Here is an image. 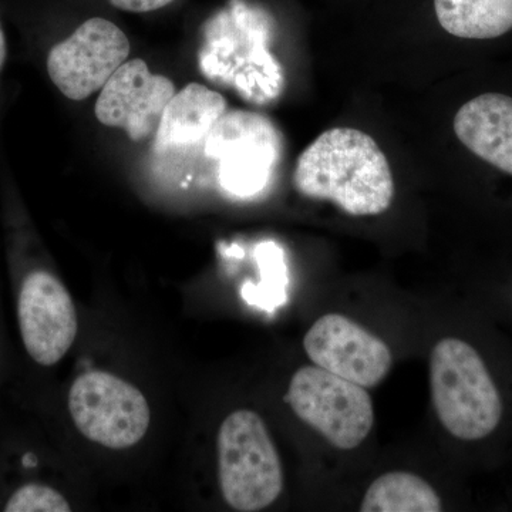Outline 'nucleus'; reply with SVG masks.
Masks as SVG:
<instances>
[{
	"label": "nucleus",
	"mask_w": 512,
	"mask_h": 512,
	"mask_svg": "<svg viewBox=\"0 0 512 512\" xmlns=\"http://www.w3.org/2000/svg\"><path fill=\"white\" fill-rule=\"evenodd\" d=\"M293 185L303 197L333 202L355 217L383 214L394 198L389 161L376 141L356 128L320 134L298 158Z\"/></svg>",
	"instance_id": "obj_1"
},
{
	"label": "nucleus",
	"mask_w": 512,
	"mask_h": 512,
	"mask_svg": "<svg viewBox=\"0 0 512 512\" xmlns=\"http://www.w3.org/2000/svg\"><path fill=\"white\" fill-rule=\"evenodd\" d=\"M430 389L441 426L456 439H484L500 424V393L484 360L464 340L441 339L431 350Z\"/></svg>",
	"instance_id": "obj_2"
},
{
	"label": "nucleus",
	"mask_w": 512,
	"mask_h": 512,
	"mask_svg": "<svg viewBox=\"0 0 512 512\" xmlns=\"http://www.w3.org/2000/svg\"><path fill=\"white\" fill-rule=\"evenodd\" d=\"M222 497L235 511L254 512L274 504L284 490L281 458L259 414L238 410L218 431Z\"/></svg>",
	"instance_id": "obj_3"
},
{
	"label": "nucleus",
	"mask_w": 512,
	"mask_h": 512,
	"mask_svg": "<svg viewBox=\"0 0 512 512\" xmlns=\"http://www.w3.org/2000/svg\"><path fill=\"white\" fill-rule=\"evenodd\" d=\"M285 400L303 423L339 450L359 447L375 424V407L366 387L316 365L296 370Z\"/></svg>",
	"instance_id": "obj_4"
},
{
	"label": "nucleus",
	"mask_w": 512,
	"mask_h": 512,
	"mask_svg": "<svg viewBox=\"0 0 512 512\" xmlns=\"http://www.w3.org/2000/svg\"><path fill=\"white\" fill-rule=\"evenodd\" d=\"M204 141L205 154L218 163L221 187L235 197L264 190L282 153L274 124L249 111H225Z\"/></svg>",
	"instance_id": "obj_5"
},
{
	"label": "nucleus",
	"mask_w": 512,
	"mask_h": 512,
	"mask_svg": "<svg viewBox=\"0 0 512 512\" xmlns=\"http://www.w3.org/2000/svg\"><path fill=\"white\" fill-rule=\"evenodd\" d=\"M69 412L84 437L113 450L136 446L150 426V407L143 393L100 370L74 380Z\"/></svg>",
	"instance_id": "obj_6"
},
{
	"label": "nucleus",
	"mask_w": 512,
	"mask_h": 512,
	"mask_svg": "<svg viewBox=\"0 0 512 512\" xmlns=\"http://www.w3.org/2000/svg\"><path fill=\"white\" fill-rule=\"evenodd\" d=\"M16 312L20 338L36 365L53 367L77 336V313L66 286L49 269L29 266L20 274Z\"/></svg>",
	"instance_id": "obj_7"
},
{
	"label": "nucleus",
	"mask_w": 512,
	"mask_h": 512,
	"mask_svg": "<svg viewBox=\"0 0 512 512\" xmlns=\"http://www.w3.org/2000/svg\"><path fill=\"white\" fill-rule=\"evenodd\" d=\"M128 55L130 42L123 30L110 20L93 18L50 47L46 72L64 97L80 101L103 89Z\"/></svg>",
	"instance_id": "obj_8"
},
{
	"label": "nucleus",
	"mask_w": 512,
	"mask_h": 512,
	"mask_svg": "<svg viewBox=\"0 0 512 512\" xmlns=\"http://www.w3.org/2000/svg\"><path fill=\"white\" fill-rule=\"evenodd\" d=\"M303 348L316 366L366 389L382 383L392 369L389 346L339 313L316 320L303 339Z\"/></svg>",
	"instance_id": "obj_9"
},
{
	"label": "nucleus",
	"mask_w": 512,
	"mask_h": 512,
	"mask_svg": "<svg viewBox=\"0 0 512 512\" xmlns=\"http://www.w3.org/2000/svg\"><path fill=\"white\" fill-rule=\"evenodd\" d=\"M174 94V83L151 73L143 59L128 60L104 84L94 111L104 126L120 128L130 140L143 141L157 130Z\"/></svg>",
	"instance_id": "obj_10"
},
{
	"label": "nucleus",
	"mask_w": 512,
	"mask_h": 512,
	"mask_svg": "<svg viewBox=\"0 0 512 512\" xmlns=\"http://www.w3.org/2000/svg\"><path fill=\"white\" fill-rule=\"evenodd\" d=\"M454 131L471 153L512 175V97L500 93L474 97L457 111Z\"/></svg>",
	"instance_id": "obj_11"
},
{
	"label": "nucleus",
	"mask_w": 512,
	"mask_h": 512,
	"mask_svg": "<svg viewBox=\"0 0 512 512\" xmlns=\"http://www.w3.org/2000/svg\"><path fill=\"white\" fill-rule=\"evenodd\" d=\"M225 111L227 101L220 93L202 84H187L165 106L157 128V144L163 147L198 144L207 138Z\"/></svg>",
	"instance_id": "obj_12"
},
{
	"label": "nucleus",
	"mask_w": 512,
	"mask_h": 512,
	"mask_svg": "<svg viewBox=\"0 0 512 512\" xmlns=\"http://www.w3.org/2000/svg\"><path fill=\"white\" fill-rule=\"evenodd\" d=\"M441 28L461 39H495L512 30V0H434Z\"/></svg>",
	"instance_id": "obj_13"
},
{
	"label": "nucleus",
	"mask_w": 512,
	"mask_h": 512,
	"mask_svg": "<svg viewBox=\"0 0 512 512\" xmlns=\"http://www.w3.org/2000/svg\"><path fill=\"white\" fill-rule=\"evenodd\" d=\"M437 491L423 478L406 471L383 474L367 488L362 512H439Z\"/></svg>",
	"instance_id": "obj_14"
},
{
	"label": "nucleus",
	"mask_w": 512,
	"mask_h": 512,
	"mask_svg": "<svg viewBox=\"0 0 512 512\" xmlns=\"http://www.w3.org/2000/svg\"><path fill=\"white\" fill-rule=\"evenodd\" d=\"M262 281L242 288V298L265 311H274L286 301V269L281 249L275 244H264L256 251Z\"/></svg>",
	"instance_id": "obj_15"
},
{
	"label": "nucleus",
	"mask_w": 512,
	"mask_h": 512,
	"mask_svg": "<svg viewBox=\"0 0 512 512\" xmlns=\"http://www.w3.org/2000/svg\"><path fill=\"white\" fill-rule=\"evenodd\" d=\"M5 512H69L66 498L56 488L43 483H30L16 488L2 505Z\"/></svg>",
	"instance_id": "obj_16"
},
{
	"label": "nucleus",
	"mask_w": 512,
	"mask_h": 512,
	"mask_svg": "<svg viewBox=\"0 0 512 512\" xmlns=\"http://www.w3.org/2000/svg\"><path fill=\"white\" fill-rule=\"evenodd\" d=\"M174 0H110L111 5L127 12H153V10L164 8Z\"/></svg>",
	"instance_id": "obj_17"
},
{
	"label": "nucleus",
	"mask_w": 512,
	"mask_h": 512,
	"mask_svg": "<svg viewBox=\"0 0 512 512\" xmlns=\"http://www.w3.org/2000/svg\"><path fill=\"white\" fill-rule=\"evenodd\" d=\"M6 59H8V42H6L5 30H3L2 22H0V74L3 72Z\"/></svg>",
	"instance_id": "obj_18"
}]
</instances>
